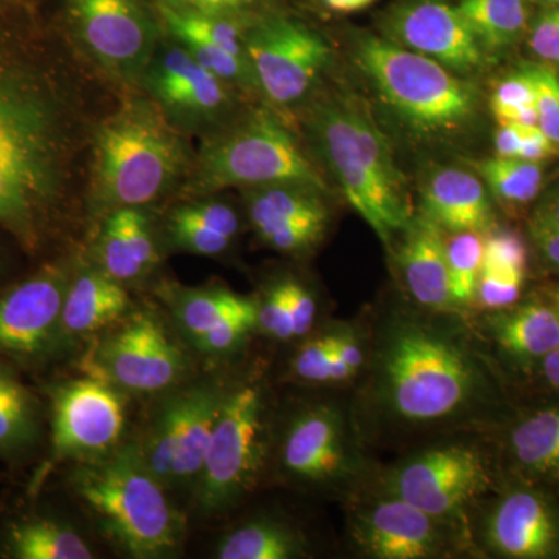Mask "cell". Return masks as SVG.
Returning a JSON list of instances; mask_svg holds the SVG:
<instances>
[{
	"mask_svg": "<svg viewBox=\"0 0 559 559\" xmlns=\"http://www.w3.org/2000/svg\"><path fill=\"white\" fill-rule=\"evenodd\" d=\"M326 219H300L261 231L260 238L278 252H300L322 237Z\"/></svg>",
	"mask_w": 559,
	"mask_h": 559,
	"instance_id": "40",
	"label": "cell"
},
{
	"mask_svg": "<svg viewBox=\"0 0 559 559\" xmlns=\"http://www.w3.org/2000/svg\"><path fill=\"white\" fill-rule=\"evenodd\" d=\"M535 90L538 127L559 148V75L554 69L527 68Z\"/></svg>",
	"mask_w": 559,
	"mask_h": 559,
	"instance_id": "37",
	"label": "cell"
},
{
	"mask_svg": "<svg viewBox=\"0 0 559 559\" xmlns=\"http://www.w3.org/2000/svg\"><path fill=\"white\" fill-rule=\"evenodd\" d=\"M263 417L259 385L227 393L194 484L202 513L229 509L255 485L264 457Z\"/></svg>",
	"mask_w": 559,
	"mask_h": 559,
	"instance_id": "8",
	"label": "cell"
},
{
	"mask_svg": "<svg viewBox=\"0 0 559 559\" xmlns=\"http://www.w3.org/2000/svg\"><path fill=\"white\" fill-rule=\"evenodd\" d=\"M143 86L171 123L209 127L230 105L229 84L209 72L182 44L157 47Z\"/></svg>",
	"mask_w": 559,
	"mask_h": 559,
	"instance_id": "13",
	"label": "cell"
},
{
	"mask_svg": "<svg viewBox=\"0 0 559 559\" xmlns=\"http://www.w3.org/2000/svg\"><path fill=\"white\" fill-rule=\"evenodd\" d=\"M385 35L455 73H469L484 64L479 40L457 5L447 0H401L385 17Z\"/></svg>",
	"mask_w": 559,
	"mask_h": 559,
	"instance_id": "15",
	"label": "cell"
},
{
	"mask_svg": "<svg viewBox=\"0 0 559 559\" xmlns=\"http://www.w3.org/2000/svg\"><path fill=\"white\" fill-rule=\"evenodd\" d=\"M227 392L213 385L191 389L189 414L183 421L178 450L173 460L170 487L197 484L210 437L223 409Z\"/></svg>",
	"mask_w": 559,
	"mask_h": 559,
	"instance_id": "24",
	"label": "cell"
},
{
	"mask_svg": "<svg viewBox=\"0 0 559 559\" xmlns=\"http://www.w3.org/2000/svg\"><path fill=\"white\" fill-rule=\"evenodd\" d=\"M331 10L340 11V13H353L367 9L374 0H323Z\"/></svg>",
	"mask_w": 559,
	"mask_h": 559,
	"instance_id": "55",
	"label": "cell"
},
{
	"mask_svg": "<svg viewBox=\"0 0 559 559\" xmlns=\"http://www.w3.org/2000/svg\"><path fill=\"white\" fill-rule=\"evenodd\" d=\"M283 468L308 484L340 479L349 469L347 433L331 407H312L294 419L283 440Z\"/></svg>",
	"mask_w": 559,
	"mask_h": 559,
	"instance_id": "19",
	"label": "cell"
},
{
	"mask_svg": "<svg viewBox=\"0 0 559 559\" xmlns=\"http://www.w3.org/2000/svg\"><path fill=\"white\" fill-rule=\"evenodd\" d=\"M278 183L319 191L326 187L282 121L266 110H257L205 143L190 191L207 194L230 187L253 189Z\"/></svg>",
	"mask_w": 559,
	"mask_h": 559,
	"instance_id": "7",
	"label": "cell"
},
{
	"mask_svg": "<svg viewBox=\"0 0 559 559\" xmlns=\"http://www.w3.org/2000/svg\"><path fill=\"white\" fill-rule=\"evenodd\" d=\"M288 296L290 314H293L294 333L296 337L310 333L316 319V301L310 293L300 283L283 282Z\"/></svg>",
	"mask_w": 559,
	"mask_h": 559,
	"instance_id": "47",
	"label": "cell"
},
{
	"mask_svg": "<svg viewBox=\"0 0 559 559\" xmlns=\"http://www.w3.org/2000/svg\"><path fill=\"white\" fill-rule=\"evenodd\" d=\"M404 231L400 266L415 300L433 311L454 307L448 272L447 238L426 213L412 216Z\"/></svg>",
	"mask_w": 559,
	"mask_h": 559,
	"instance_id": "20",
	"label": "cell"
},
{
	"mask_svg": "<svg viewBox=\"0 0 559 559\" xmlns=\"http://www.w3.org/2000/svg\"><path fill=\"white\" fill-rule=\"evenodd\" d=\"M554 308H555V311H557V314L559 318V288L557 289V293H555V296H554Z\"/></svg>",
	"mask_w": 559,
	"mask_h": 559,
	"instance_id": "56",
	"label": "cell"
},
{
	"mask_svg": "<svg viewBox=\"0 0 559 559\" xmlns=\"http://www.w3.org/2000/svg\"><path fill=\"white\" fill-rule=\"evenodd\" d=\"M457 9L484 50L507 49L527 28L525 0H459Z\"/></svg>",
	"mask_w": 559,
	"mask_h": 559,
	"instance_id": "27",
	"label": "cell"
},
{
	"mask_svg": "<svg viewBox=\"0 0 559 559\" xmlns=\"http://www.w3.org/2000/svg\"><path fill=\"white\" fill-rule=\"evenodd\" d=\"M540 370L551 388L559 390V348L540 360Z\"/></svg>",
	"mask_w": 559,
	"mask_h": 559,
	"instance_id": "54",
	"label": "cell"
},
{
	"mask_svg": "<svg viewBox=\"0 0 559 559\" xmlns=\"http://www.w3.org/2000/svg\"><path fill=\"white\" fill-rule=\"evenodd\" d=\"M252 304L227 289L182 290L175 301V314L194 341Z\"/></svg>",
	"mask_w": 559,
	"mask_h": 559,
	"instance_id": "31",
	"label": "cell"
},
{
	"mask_svg": "<svg viewBox=\"0 0 559 559\" xmlns=\"http://www.w3.org/2000/svg\"><path fill=\"white\" fill-rule=\"evenodd\" d=\"M168 234L173 245L179 249L205 257L219 255L229 248L231 241L218 231L209 229L204 224L180 215L178 210H175L168 219Z\"/></svg>",
	"mask_w": 559,
	"mask_h": 559,
	"instance_id": "36",
	"label": "cell"
},
{
	"mask_svg": "<svg viewBox=\"0 0 559 559\" xmlns=\"http://www.w3.org/2000/svg\"><path fill=\"white\" fill-rule=\"evenodd\" d=\"M496 340L518 358H540L559 348V318L555 308L530 304L495 322Z\"/></svg>",
	"mask_w": 559,
	"mask_h": 559,
	"instance_id": "25",
	"label": "cell"
},
{
	"mask_svg": "<svg viewBox=\"0 0 559 559\" xmlns=\"http://www.w3.org/2000/svg\"><path fill=\"white\" fill-rule=\"evenodd\" d=\"M331 347H333V334L307 342L293 360L296 377L316 384L331 382Z\"/></svg>",
	"mask_w": 559,
	"mask_h": 559,
	"instance_id": "43",
	"label": "cell"
},
{
	"mask_svg": "<svg viewBox=\"0 0 559 559\" xmlns=\"http://www.w3.org/2000/svg\"><path fill=\"white\" fill-rule=\"evenodd\" d=\"M509 443L511 457L525 476L559 485V407L522 418L511 430Z\"/></svg>",
	"mask_w": 559,
	"mask_h": 559,
	"instance_id": "23",
	"label": "cell"
},
{
	"mask_svg": "<svg viewBox=\"0 0 559 559\" xmlns=\"http://www.w3.org/2000/svg\"><path fill=\"white\" fill-rule=\"evenodd\" d=\"M522 142V124L502 123L496 132L495 146L499 157L520 156Z\"/></svg>",
	"mask_w": 559,
	"mask_h": 559,
	"instance_id": "51",
	"label": "cell"
},
{
	"mask_svg": "<svg viewBox=\"0 0 559 559\" xmlns=\"http://www.w3.org/2000/svg\"><path fill=\"white\" fill-rule=\"evenodd\" d=\"M539 2L546 3V5L550 7L559 5V0H539Z\"/></svg>",
	"mask_w": 559,
	"mask_h": 559,
	"instance_id": "57",
	"label": "cell"
},
{
	"mask_svg": "<svg viewBox=\"0 0 559 559\" xmlns=\"http://www.w3.org/2000/svg\"><path fill=\"white\" fill-rule=\"evenodd\" d=\"M124 235L143 271L148 272L156 264L157 252L150 221L140 207L117 209Z\"/></svg>",
	"mask_w": 559,
	"mask_h": 559,
	"instance_id": "42",
	"label": "cell"
},
{
	"mask_svg": "<svg viewBox=\"0 0 559 559\" xmlns=\"http://www.w3.org/2000/svg\"><path fill=\"white\" fill-rule=\"evenodd\" d=\"M555 150L557 148L554 143L544 134L538 124H533V127L522 124V142L518 159L540 164V160L547 159L551 153H555Z\"/></svg>",
	"mask_w": 559,
	"mask_h": 559,
	"instance_id": "49",
	"label": "cell"
},
{
	"mask_svg": "<svg viewBox=\"0 0 559 559\" xmlns=\"http://www.w3.org/2000/svg\"><path fill=\"white\" fill-rule=\"evenodd\" d=\"M489 106L499 124L518 123L525 127L538 124L535 90H533L528 69H522L509 79L500 81L492 92Z\"/></svg>",
	"mask_w": 559,
	"mask_h": 559,
	"instance_id": "34",
	"label": "cell"
},
{
	"mask_svg": "<svg viewBox=\"0 0 559 559\" xmlns=\"http://www.w3.org/2000/svg\"><path fill=\"white\" fill-rule=\"evenodd\" d=\"M183 140L153 100H132L95 135L92 198L98 212L159 200L186 170Z\"/></svg>",
	"mask_w": 559,
	"mask_h": 559,
	"instance_id": "3",
	"label": "cell"
},
{
	"mask_svg": "<svg viewBox=\"0 0 559 559\" xmlns=\"http://www.w3.org/2000/svg\"><path fill=\"white\" fill-rule=\"evenodd\" d=\"M304 554L297 533L275 521H253L221 540L219 559H290Z\"/></svg>",
	"mask_w": 559,
	"mask_h": 559,
	"instance_id": "30",
	"label": "cell"
},
{
	"mask_svg": "<svg viewBox=\"0 0 559 559\" xmlns=\"http://www.w3.org/2000/svg\"><path fill=\"white\" fill-rule=\"evenodd\" d=\"M257 323H259V305L253 301L250 307L237 312L216 329L210 330L194 340V344L201 352L210 353V355L230 352L248 336L250 331L255 329Z\"/></svg>",
	"mask_w": 559,
	"mask_h": 559,
	"instance_id": "39",
	"label": "cell"
},
{
	"mask_svg": "<svg viewBox=\"0 0 559 559\" xmlns=\"http://www.w3.org/2000/svg\"><path fill=\"white\" fill-rule=\"evenodd\" d=\"M423 213L451 234L488 235L495 227V212L484 182L457 168H443L430 176L423 190Z\"/></svg>",
	"mask_w": 559,
	"mask_h": 559,
	"instance_id": "21",
	"label": "cell"
},
{
	"mask_svg": "<svg viewBox=\"0 0 559 559\" xmlns=\"http://www.w3.org/2000/svg\"><path fill=\"white\" fill-rule=\"evenodd\" d=\"M7 551L17 559H91V547L68 525L50 520H31L13 525Z\"/></svg>",
	"mask_w": 559,
	"mask_h": 559,
	"instance_id": "28",
	"label": "cell"
},
{
	"mask_svg": "<svg viewBox=\"0 0 559 559\" xmlns=\"http://www.w3.org/2000/svg\"><path fill=\"white\" fill-rule=\"evenodd\" d=\"M527 249L520 235L513 231H489L484 242V267L481 271L503 274H525Z\"/></svg>",
	"mask_w": 559,
	"mask_h": 559,
	"instance_id": "38",
	"label": "cell"
},
{
	"mask_svg": "<svg viewBox=\"0 0 559 559\" xmlns=\"http://www.w3.org/2000/svg\"><path fill=\"white\" fill-rule=\"evenodd\" d=\"M477 168L496 200L509 207L528 204L543 187V167L538 162L496 156L481 160Z\"/></svg>",
	"mask_w": 559,
	"mask_h": 559,
	"instance_id": "32",
	"label": "cell"
},
{
	"mask_svg": "<svg viewBox=\"0 0 559 559\" xmlns=\"http://www.w3.org/2000/svg\"><path fill=\"white\" fill-rule=\"evenodd\" d=\"M73 17L95 62L123 83H142L159 43L142 0H73Z\"/></svg>",
	"mask_w": 559,
	"mask_h": 559,
	"instance_id": "11",
	"label": "cell"
},
{
	"mask_svg": "<svg viewBox=\"0 0 559 559\" xmlns=\"http://www.w3.org/2000/svg\"><path fill=\"white\" fill-rule=\"evenodd\" d=\"M62 179L61 119L49 92L20 70L0 68V224L36 245L40 213Z\"/></svg>",
	"mask_w": 559,
	"mask_h": 559,
	"instance_id": "2",
	"label": "cell"
},
{
	"mask_svg": "<svg viewBox=\"0 0 559 559\" xmlns=\"http://www.w3.org/2000/svg\"><path fill=\"white\" fill-rule=\"evenodd\" d=\"M532 221L559 226V187L551 191L549 197L544 200L543 204L536 210L535 215H533Z\"/></svg>",
	"mask_w": 559,
	"mask_h": 559,
	"instance_id": "53",
	"label": "cell"
},
{
	"mask_svg": "<svg viewBox=\"0 0 559 559\" xmlns=\"http://www.w3.org/2000/svg\"><path fill=\"white\" fill-rule=\"evenodd\" d=\"M249 218L257 234L300 219H329L319 190L308 187L263 186L248 189Z\"/></svg>",
	"mask_w": 559,
	"mask_h": 559,
	"instance_id": "26",
	"label": "cell"
},
{
	"mask_svg": "<svg viewBox=\"0 0 559 559\" xmlns=\"http://www.w3.org/2000/svg\"><path fill=\"white\" fill-rule=\"evenodd\" d=\"M261 0H160V5L190 13L230 17L231 14L257 5Z\"/></svg>",
	"mask_w": 559,
	"mask_h": 559,
	"instance_id": "48",
	"label": "cell"
},
{
	"mask_svg": "<svg viewBox=\"0 0 559 559\" xmlns=\"http://www.w3.org/2000/svg\"><path fill=\"white\" fill-rule=\"evenodd\" d=\"M183 367L178 345L150 312L132 316L102 341L90 359L92 378L139 393L170 388Z\"/></svg>",
	"mask_w": 559,
	"mask_h": 559,
	"instance_id": "12",
	"label": "cell"
},
{
	"mask_svg": "<svg viewBox=\"0 0 559 559\" xmlns=\"http://www.w3.org/2000/svg\"><path fill=\"white\" fill-rule=\"evenodd\" d=\"M128 308L130 297L121 283L102 270L80 272L66 290L58 342L102 330L124 314Z\"/></svg>",
	"mask_w": 559,
	"mask_h": 559,
	"instance_id": "22",
	"label": "cell"
},
{
	"mask_svg": "<svg viewBox=\"0 0 559 559\" xmlns=\"http://www.w3.org/2000/svg\"><path fill=\"white\" fill-rule=\"evenodd\" d=\"M245 47L255 90L283 108L310 94L331 57L322 36L285 16L253 24L245 32Z\"/></svg>",
	"mask_w": 559,
	"mask_h": 559,
	"instance_id": "9",
	"label": "cell"
},
{
	"mask_svg": "<svg viewBox=\"0 0 559 559\" xmlns=\"http://www.w3.org/2000/svg\"><path fill=\"white\" fill-rule=\"evenodd\" d=\"M72 485L106 536L130 557L164 558L179 546L182 521L138 447L84 460Z\"/></svg>",
	"mask_w": 559,
	"mask_h": 559,
	"instance_id": "5",
	"label": "cell"
},
{
	"mask_svg": "<svg viewBox=\"0 0 559 559\" xmlns=\"http://www.w3.org/2000/svg\"><path fill=\"white\" fill-rule=\"evenodd\" d=\"M334 336H336V344L342 358H344L349 371H352L353 377H355L356 371L359 370V367L362 366L364 362L362 348H360L358 337L353 333H348V331L334 334Z\"/></svg>",
	"mask_w": 559,
	"mask_h": 559,
	"instance_id": "52",
	"label": "cell"
},
{
	"mask_svg": "<svg viewBox=\"0 0 559 559\" xmlns=\"http://www.w3.org/2000/svg\"><path fill=\"white\" fill-rule=\"evenodd\" d=\"M39 432L38 406L31 390L0 366V455L20 454Z\"/></svg>",
	"mask_w": 559,
	"mask_h": 559,
	"instance_id": "29",
	"label": "cell"
},
{
	"mask_svg": "<svg viewBox=\"0 0 559 559\" xmlns=\"http://www.w3.org/2000/svg\"><path fill=\"white\" fill-rule=\"evenodd\" d=\"M124 426V404L108 382L62 385L53 401V457L94 459L112 450Z\"/></svg>",
	"mask_w": 559,
	"mask_h": 559,
	"instance_id": "14",
	"label": "cell"
},
{
	"mask_svg": "<svg viewBox=\"0 0 559 559\" xmlns=\"http://www.w3.org/2000/svg\"><path fill=\"white\" fill-rule=\"evenodd\" d=\"M491 487L480 451L462 444L432 448L393 471L388 495L406 500L440 521H454Z\"/></svg>",
	"mask_w": 559,
	"mask_h": 559,
	"instance_id": "10",
	"label": "cell"
},
{
	"mask_svg": "<svg viewBox=\"0 0 559 559\" xmlns=\"http://www.w3.org/2000/svg\"><path fill=\"white\" fill-rule=\"evenodd\" d=\"M312 131L349 205L389 246L414 215L388 139L369 114L347 98L320 106Z\"/></svg>",
	"mask_w": 559,
	"mask_h": 559,
	"instance_id": "4",
	"label": "cell"
},
{
	"mask_svg": "<svg viewBox=\"0 0 559 559\" xmlns=\"http://www.w3.org/2000/svg\"><path fill=\"white\" fill-rule=\"evenodd\" d=\"M487 539L506 558L558 557L559 510L535 489H514L489 514Z\"/></svg>",
	"mask_w": 559,
	"mask_h": 559,
	"instance_id": "18",
	"label": "cell"
},
{
	"mask_svg": "<svg viewBox=\"0 0 559 559\" xmlns=\"http://www.w3.org/2000/svg\"><path fill=\"white\" fill-rule=\"evenodd\" d=\"M485 235L457 231L447 240L448 272L454 307L476 299L477 285L484 267Z\"/></svg>",
	"mask_w": 559,
	"mask_h": 559,
	"instance_id": "33",
	"label": "cell"
},
{
	"mask_svg": "<svg viewBox=\"0 0 559 559\" xmlns=\"http://www.w3.org/2000/svg\"><path fill=\"white\" fill-rule=\"evenodd\" d=\"M525 274L481 271L476 299L488 310H503L516 304Z\"/></svg>",
	"mask_w": 559,
	"mask_h": 559,
	"instance_id": "41",
	"label": "cell"
},
{
	"mask_svg": "<svg viewBox=\"0 0 559 559\" xmlns=\"http://www.w3.org/2000/svg\"><path fill=\"white\" fill-rule=\"evenodd\" d=\"M355 58L384 105L419 134L459 130L476 110V90L468 81L392 40L364 36Z\"/></svg>",
	"mask_w": 559,
	"mask_h": 559,
	"instance_id": "6",
	"label": "cell"
},
{
	"mask_svg": "<svg viewBox=\"0 0 559 559\" xmlns=\"http://www.w3.org/2000/svg\"><path fill=\"white\" fill-rule=\"evenodd\" d=\"M528 46L540 60L559 64V5L550 7L533 24Z\"/></svg>",
	"mask_w": 559,
	"mask_h": 559,
	"instance_id": "46",
	"label": "cell"
},
{
	"mask_svg": "<svg viewBox=\"0 0 559 559\" xmlns=\"http://www.w3.org/2000/svg\"><path fill=\"white\" fill-rule=\"evenodd\" d=\"M176 210L180 215L204 224L209 229L218 231L230 240H234L235 235L240 230L237 213L223 202H194V204L183 205Z\"/></svg>",
	"mask_w": 559,
	"mask_h": 559,
	"instance_id": "45",
	"label": "cell"
},
{
	"mask_svg": "<svg viewBox=\"0 0 559 559\" xmlns=\"http://www.w3.org/2000/svg\"><path fill=\"white\" fill-rule=\"evenodd\" d=\"M259 325L264 333L271 334V336L277 337L280 341H289L296 337L288 296H286L283 283L275 286L267 294L263 305H260Z\"/></svg>",
	"mask_w": 559,
	"mask_h": 559,
	"instance_id": "44",
	"label": "cell"
},
{
	"mask_svg": "<svg viewBox=\"0 0 559 559\" xmlns=\"http://www.w3.org/2000/svg\"><path fill=\"white\" fill-rule=\"evenodd\" d=\"M447 527L448 522L388 495L356 514L352 536L371 558L428 559L447 554Z\"/></svg>",
	"mask_w": 559,
	"mask_h": 559,
	"instance_id": "17",
	"label": "cell"
},
{
	"mask_svg": "<svg viewBox=\"0 0 559 559\" xmlns=\"http://www.w3.org/2000/svg\"><path fill=\"white\" fill-rule=\"evenodd\" d=\"M487 390L484 364L460 334L412 318L393 320L382 334L374 393L396 421L429 425L462 417Z\"/></svg>",
	"mask_w": 559,
	"mask_h": 559,
	"instance_id": "1",
	"label": "cell"
},
{
	"mask_svg": "<svg viewBox=\"0 0 559 559\" xmlns=\"http://www.w3.org/2000/svg\"><path fill=\"white\" fill-rule=\"evenodd\" d=\"M69 282L68 270L55 264L0 296V353L36 356L58 344Z\"/></svg>",
	"mask_w": 559,
	"mask_h": 559,
	"instance_id": "16",
	"label": "cell"
},
{
	"mask_svg": "<svg viewBox=\"0 0 559 559\" xmlns=\"http://www.w3.org/2000/svg\"><path fill=\"white\" fill-rule=\"evenodd\" d=\"M530 231L544 260L559 270V226L532 221Z\"/></svg>",
	"mask_w": 559,
	"mask_h": 559,
	"instance_id": "50",
	"label": "cell"
},
{
	"mask_svg": "<svg viewBox=\"0 0 559 559\" xmlns=\"http://www.w3.org/2000/svg\"><path fill=\"white\" fill-rule=\"evenodd\" d=\"M98 261H100V270L121 285L134 282L146 274L132 253L130 241L124 235L116 210L108 213L103 224L100 240H98Z\"/></svg>",
	"mask_w": 559,
	"mask_h": 559,
	"instance_id": "35",
	"label": "cell"
}]
</instances>
